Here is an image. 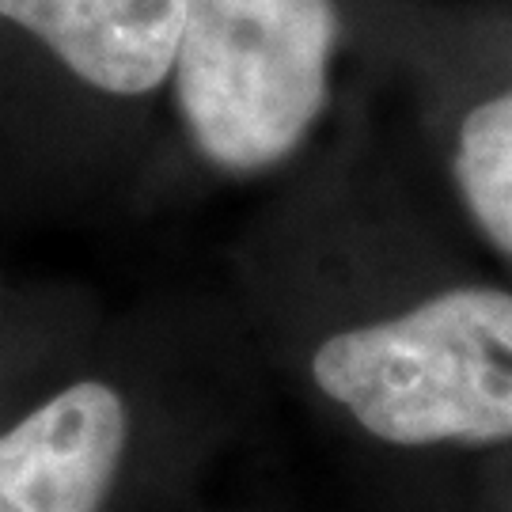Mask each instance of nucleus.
Masks as SVG:
<instances>
[{
    "label": "nucleus",
    "instance_id": "nucleus-1",
    "mask_svg": "<svg viewBox=\"0 0 512 512\" xmlns=\"http://www.w3.org/2000/svg\"><path fill=\"white\" fill-rule=\"evenodd\" d=\"M319 395L395 448L512 440V293L459 285L311 353Z\"/></svg>",
    "mask_w": 512,
    "mask_h": 512
},
{
    "label": "nucleus",
    "instance_id": "nucleus-2",
    "mask_svg": "<svg viewBox=\"0 0 512 512\" xmlns=\"http://www.w3.org/2000/svg\"><path fill=\"white\" fill-rule=\"evenodd\" d=\"M334 0H186L175 99L194 148L220 171L289 160L327 107Z\"/></svg>",
    "mask_w": 512,
    "mask_h": 512
},
{
    "label": "nucleus",
    "instance_id": "nucleus-3",
    "mask_svg": "<svg viewBox=\"0 0 512 512\" xmlns=\"http://www.w3.org/2000/svg\"><path fill=\"white\" fill-rule=\"evenodd\" d=\"M129 444V406L80 380L0 433V512H99Z\"/></svg>",
    "mask_w": 512,
    "mask_h": 512
},
{
    "label": "nucleus",
    "instance_id": "nucleus-4",
    "mask_svg": "<svg viewBox=\"0 0 512 512\" xmlns=\"http://www.w3.org/2000/svg\"><path fill=\"white\" fill-rule=\"evenodd\" d=\"M61 65L110 95H148L171 76L186 0H0Z\"/></svg>",
    "mask_w": 512,
    "mask_h": 512
},
{
    "label": "nucleus",
    "instance_id": "nucleus-5",
    "mask_svg": "<svg viewBox=\"0 0 512 512\" xmlns=\"http://www.w3.org/2000/svg\"><path fill=\"white\" fill-rule=\"evenodd\" d=\"M452 171L478 232L512 258V88L467 110Z\"/></svg>",
    "mask_w": 512,
    "mask_h": 512
}]
</instances>
